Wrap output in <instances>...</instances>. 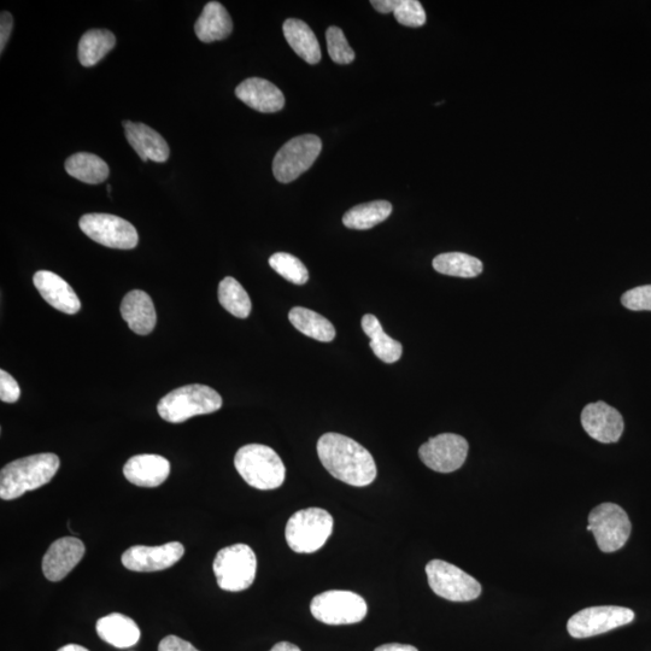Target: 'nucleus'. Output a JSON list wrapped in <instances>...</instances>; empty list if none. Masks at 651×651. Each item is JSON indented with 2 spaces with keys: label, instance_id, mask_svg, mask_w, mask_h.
Wrapping results in <instances>:
<instances>
[{
  "label": "nucleus",
  "instance_id": "9b49d317",
  "mask_svg": "<svg viewBox=\"0 0 651 651\" xmlns=\"http://www.w3.org/2000/svg\"><path fill=\"white\" fill-rule=\"evenodd\" d=\"M80 230L98 244L111 249L131 250L139 242L131 222L110 214H87L81 217Z\"/></svg>",
  "mask_w": 651,
  "mask_h": 651
},
{
  "label": "nucleus",
  "instance_id": "5701e85b",
  "mask_svg": "<svg viewBox=\"0 0 651 651\" xmlns=\"http://www.w3.org/2000/svg\"><path fill=\"white\" fill-rule=\"evenodd\" d=\"M232 31L233 22L224 5L219 2L205 5L195 25L199 40L203 43H213L230 37Z\"/></svg>",
  "mask_w": 651,
  "mask_h": 651
},
{
  "label": "nucleus",
  "instance_id": "6ab92c4d",
  "mask_svg": "<svg viewBox=\"0 0 651 651\" xmlns=\"http://www.w3.org/2000/svg\"><path fill=\"white\" fill-rule=\"evenodd\" d=\"M123 474L129 483L140 488H157L168 479L170 463L160 455H137L126 462Z\"/></svg>",
  "mask_w": 651,
  "mask_h": 651
},
{
  "label": "nucleus",
  "instance_id": "1a4fd4ad",
  "mask_svg": "<svg viewBox=\"0 0 651 651\" xmlns=\"http://www.w3.org/2000/svg\"><path fill=\"white\" fill-rule=\"evenodd\" d=\"M631 521L625 510L615 503H602L589 515L588 531L594 533L603 553H614L624 547L631 535Z\"/></svg>",
  "mask_w": 651,
  "mask_h": 651
},
{
  "label": "nucleus",
  "instance_id": "a878e982",
  "mask_svg": "<svg viewBox=\"0 0 651 651\" xmlns=\"http://www.w3.org/2000/svg\"><path fill=\"white\" fill-rule=\"evenodd\" d=\"M362 330L371 338V349L379 360L385 363H395L401 359L403 346L394 338L387 336L378 318L367 314L362 318Z\"/></svg>",
  "mask_w": 651,
  "mask_h": 651
},
{
  "label": "nucleus",
  "instance_id": "f03ea898",
  "mask_svg": "<svg viewBox=\"0 0 651 651\" xmlns=\"http://www.w3.org/2000/svg\"><path fill=\"white\" fill-rule=\"evenodd\" d=\"M60 457L44 453L23 457L10 462L0 473V498L4 501L16 500L49 484L60 469Z\"/></svg>",
  "mask_w": 651,
  "mask_h": 651
},
{
  "label": "nucleus",
  "instance_id": "a211bd4d",
  "mask_svg": "<svg viewBox=\"0 0 651 651\" xmlns=\"http://www.w3.org/2000/svg\"><path fill=\"white\" fill-rule=\"evenodd\" d=\"M236 96L258 113H278L285 107V97L271 81L261 78L246 79L236 89Z\"/></svg>",
  "mask_w": 651,
  "mask_h": 651
},
{
  "label": "nucleus",
  "instance_id": "dca6fc26",
  "mask_svg": "<svg viewBox=\"0 0 651 651\" xmlns=\"http://www.w3.org/2000/svg\"><path fill=\"white\" fill-rule=\"evenodd\" d=\"M85 544L75 537H63L50 545L43 559V573L50 582H61L85 555Z\"/></svg>",
  "mask_w": 651,
  "mask_h": 651
},
{
  "label": "nucleus",
  "instance_id": "423d86ee",
  "mask_svg": "<svg viewBox=\"0 0 651 651\" xmlns=\"http://www.w3.org/2000/svg\"><path fill=\"white\" fill-rule=\"evenodd\" d=\"M213 568L216 582L222 590L244 591L255 582L256 555L249 545L234 544L217 553Z\"/></svg>",
  "mask_w": 651,
  "mask_h": 651
},
{
  "label": "nucleus",
  "instance_id": "7ed1b4c3",
  "mask_svg": "<svg viewBox=\"0 0 651 651\" xmlns=\"http://www.w3.org/2000/svg\"><path fill=\"white\" fill-rule=\"evenodd\" d=\"M234 466L240 477L257 490L278 489L285 482L284 462L267 445L249 444L240 448L234 457Z\"/></svg>",
  "mask_w": 651,
  "mask_h": 651
},
{
  "label": "nucleus",
  "instance_id": "6e6552de",
  "mask_svg": "<svg viewBox=\"0 0 651 651\" xmlns=\"http://www.w3.org/2000/svg\"><path fill=\"white\" fill-rule=\"evenodd\" d=\"M313 617L327 625L360 623L367 615V603L353 591L331 590L313 598Z\"/></svg>",
  "mask_w": 651,
  "mask_h": 651
},
{
  "label": "nucleus",
  "instance_id": "2eb2a0df",
  "mask_svg": "<svg viewBox=\"0 0 651 651\" xmlns=\"http://www.w3.org/2000/svg\"><path fill=\"white\" fill-rule=\"evenodd\" d=\"M582 425L595 441L617 443L624 432V419L617 409L604 402L590 403L583 409Z\"/></svg>",
  "mask_w": 651,
  "mask_h": 651
},
{
  "label": "nucleus",
  "instance_id": "0eeeda50",
  "mask_svg": "<svg viewBox=\"0 0 651 651\" xmlns=\"http://www.w3.org/2000/svg\"><path fill=\"white\" fill-rule=\"evenodd\" d=\"M426 574L428 584L434 594L445 598V600L469 602L477 600L482 594V585L477 579L449 562L442 560L428 562Z\"/></svg>",
  "mask_w": 651,
  "mask_h": 651
},
{
  "label": "nucleus",
  "instance_id": "ddd939ff",
  "mask_svg": "<svg viewBox=\"0 0 651 651\" xmlns=\"http://www.w3.org/2000/svg\"><path fill=\"white\" fill-rule=\"evenodd\" d=\"M468 449V442L459 434L443 433L421 445L419 456L432 471L451 473L463 466Z\"/></svg>",
  "mask_w": 651,
  "mask_h": 651
},
{
  "label": "nucleus",
  "instance_id": "4c0bfd02",
  "mask_svg": "<svg viewBox=\"0 0 651 651\" xmlns=\"http://www.w3.org/2000/svg\"><path fill=\"white\" fill-rule=\"evenodd\" d=\"M14 28V19L8 11L2 13L0 17V52H4L5 46H7L10 39L11 32Z\"/></svg>",
  "mask_w": 651,
  "mask_h": 651
},
{
  "label": "nucleus",
  "instance_id": "aec40b11",
  "mask_svg": "<svg viewBox=\"0 0 651 651\" xmlns=\"http://www.w3.org/2000/svg\"><path fill=\"white\" fill-rule=\"evenodd\" d=\"M127 142L144 162H166L170 156L169 145L160 133L144 123L123 122Z\"/></svg>",
  "mask_w": 651,
  "mask_h": 651
},
{
  "label": "nucleus",
  "instance_id": "cd10ccee",
  "mask_svg": "<svg viewBox=\"0 0 651 651\" xmlns=\"http://www.w3.org/2000/svg\"><path fill=\"white\" fill-rule=\"evenodd\" d=\"M392 214V204L387 201H374L356 205L343 216V224L350 230H371L387 220Z\"/></svg>",
  "mask_w": 651,
  "mask_h": 651
},
{
  "label": "nucleus",
  "instance_id": "58836bf2",
  "mask_svg": "<svg viewBox=\"0 0 651 651\" xmlns=\"http://www.w3.org/2000/svg\"><path fill=\"white\" fill-rule=\"evenodd\" d=\"M374 651H419V650L413 647V645L391 643V644L380 645V647H378Z\"/></svg>",
  "mask_w": 651,
  "mask_h": 651
},
{
  "label": "nucleus",
  "instance_id": "c9c22d12",
  "mask_svg": "<svg viewBox=\"0 0 651 651\" xmlns=\"http://www.w3.org/2000/svg\"><path fill=\"white\" fill-rule=\"evenodd\" d=\"M21 390L17 381L8 372L0 371V400L5 403L19 401Z\"/></svg>",
  "mask_w": 651,
  "mask_h": 651
},
{
  "label": "nucleus",
  "instance_id": "c756f323",
  "mask_svg": "<svg viewBox=\"0 0 651 651\" xmlns=\"http://www.w3.org/2000/svg\"><path fill=\"white\" fill-rule=\"evenodd\" d=\"M433 268L438 273L457 278H475L483 273V263L477 257L462 254V252H448L438 255L432 262Z\"/></svg>",
  "mask_w": 651,
  "mask_h": 651
},
{
  "label": "nucleus",
  "instance_id": "bb28decb",
  "mask_svg": "<svg viewBox=\"0 0 651 651\" xmlns=\"http://www.w3.org/2000/svg\"><path fill=\"white\" fill-rule=\"evenodd\" d=\"M293 327L304 336L319 340V342L330 343L336 338V328L330 320L313 312V310L296 307L289 314Z\"/></svg>",
  "mask_w": 651,
  "mask_h": 651
},
{
  "label": "nucleus",
  "instance_id": "2f4dec72",
  "mask_svg": "<svg viewBox=\"0 0 651 651\" xmlns=\"http://www.w3.org/2000/svg\"><path fill=\"white\" fill-rule=\"evenodd\" d=\"M269 266L292 284L304 285L309 280L307 267L296 256L286 254V252H278L271 256Z\"/></svg>",
  "mask_w": 651,
  "mask_h": 651
},
{
  "label": "nucleus",
  "instance_id": "4468645a",
  "mask_svg": "<svg viewBox=\"0 0 651 651\" xmlns=\"http://www.w3.org/2000/svg\"><path fill=\"white\" fill-rule=\"evenodd\" d=\"M185 554L184 545L170 542L158 547L134 545L122 555V565L133 572H158L178 563Z\"/></svg>",
  "mask_w": 651,
  "mask_h": 651
},
{
  "label": "nucleus",
  "instance_id": "f3484780",
  "mask_svg": "<svg viewBox=\"0 0 651 651\" xmlns=\"http://www.w3.org/2000/svg\"><path fill=\"white\" fill-rule=\"evenodd\" d=\"M41 297L60 312L74 315L81 309V302L75 291L60 275L49 271H39L33 277Z\"/></svg>",
  "mask_w": 651,
  "mask_h": 651
},
{
  "label": "nucleus",
  "instance_id": "72a5a7b5",
  "mask_svg": "<svg viewBox=\"0 0 651 651\" xmlns=\"http://www.w3.org/2000/svg\"><path fill=\"white\" fill-rule=\"evenodd\" d=\"M394 15L403 26L418 28L426 23L425 9L418 0H396Z\"/></svg>",
  "mask_w": 651,
  "mask_h": 651
},
{
  "label": "nucleus",
  "instance_id": "f704fd0d",
  "mask_svg": "<svg viewBox=\"0 0 651 651\" xmlns=\"http://www.w3.org/2000/svg\"><path fill=\"white\" fill-rule=\"evenodd\" d=\"M621 303L626 309L633 312H651V285L635 287L624 293Z\"/></svg>",
  "mask_w": 651,
  "mask_h": 651
},
{
  "label": "nucleus",
  "instance_id": "ea45409f",
  "mask_svg": "<svg viewBox=\"0 0 651 651\" xmlns=\"http://www.w3.org/2000/svg\"><path fill=\"white\" fill-rule=\"evenodd\" d=\"M269 651H302L297 647V645L289 642H280L275 644L274 647Z\"/></svg>",
  "mask_w": 651,
  "mask_h": 651
},
{
  "label": "nucleus",
  "instance_id": "c85d7f7f",
  "mask_svg": "<svg viewBox=\"0 0 651 651\" xmlns=\"http://www.w3.org/2000/svg\"><path fill=\"white\" fill-rule=\"evenodd\" d=\"M115 35L107 29H91L82 35L79 43V61L84 67H93L115 48Z\"/></svg>",
  "mask_w": 651,
  "mask_h": 651
},
{
  "label": "nucleus",
  "instance_id": "473e14b6",
  "mask_svg": "<svg viewBox=\"0 0 651 651\" xmlns=\"http://www.w3.org/2000/svg\"><path fill=\"white\" fill-rule=\"evenodd\" d=\"M327 49L333 62L338 64H350L355 60V52L350 48L344 32L339 27L327 29Z\"/></svg>",
  "mask_w": 651,
  "mask_h": 651
},
{
  "label": "nucleus",
  "instance_id": "393cba45",
  "mask_svg": "<svg viewBox=\"0 0 651 651\" xmlns=\"http://www.w3.org/2000/svg\"><path fill=\"white\" fill-rule=\"evenodd\" d=\"M66 170L70 177L91 185L104 183L110 174L108 164L101 157L89 152L70 156L66 161Z\"/></svg>",
  "mask_w": 651,
  "mask_h": 651
},
{
  "label": "nucleus",
  "instance_id": "f8f14e48",
  "mask_svg": "<svg viewBox=\"0 0 651 651\" xmlns=\"http://www.w3.org/2000/svg\"><path fill=\"white\" fill-rule=\"evenodd\" d=\"M635 613L629 608L600 606L583 609L568 620L567 631L573 638H590L629 625Z\"/></svg>",
  "mask_w": 651,
  "mask_h": 651
},
{
  "label": "nucleus",
  "instance_id": "f257e3e1",
  "mask_svg": "<svg viewBox=\"0 0 651 651\" xmlns=\"http://www.w3.org/2000/svg\"><path fill=\"white\" fill-rule=\"evenodd\" d=\"M319 459L334 478L363 488L377 478L373 456L360 443L339 433H326L318 442Z\"/></svg>",
  "mask_w": 651,
  "mask_h": 651
},
{
  "label": "nucleus",
  "instance_id": "b1692460",
  "mask_svg": "<svg viewBox=\"0 0 651 651\" xmlns=\"http://www.w3.org/2000/svg\"><path fill=\"white\" fill-rule=\"evenodd\" d=\"M284 35L293 51L309 64L321 61V48L312 28L306 22L289 19L284 23Z\"/></svg>",
  "mask_w": 651,
  "mask_h": 651
},
{
  "label": "nucleus",
  "instance_id": "e433bc0d",
  "mask_svg": "<svg viewBox=\"0 0 651 651\" xmlns=\"http://www.w3.org/2000/svg\"><path fill=\"white\" fill-rule=\"evenodd\" d=\"M158 651H199L190 642L178 636H167L158 644Z\"/></svg>",
  "mask_w": 651,
  "mask_h": 651
},
{
  "label": "nucleus",
  "instance_id": "39448f33",
  "mask_svg": "<svg viewBox=\"0 0 651 651\" xmlns=\"http://www.w3.org/2000/svg\"><path fill=\"white\" fill-rule=\"evenodd\" d=\"M334 520L325 509L308 508L293 514L286 525L285 537L289 547L298 554L320 550L331 537Z\"/></svg>",
  "mask_w": 651,
  "mask_h": 651
},
{
  "label": "nucleus",
  "instance_id": "9d476101",
  "mask_svg": "<svg viewBox=\"0 0 651 651\" xmlns=\"http://www.w3.org/2000/svg\"><path fill=\"white\" fill-rule=\"evenodd\" d=\"M321 150V139L314 134H304L291 139L274 158L275 179L283 184L292 183L313 166Z\"/></svg>",
  "mask_w": 651,
  "mask_h": 651
},
{
  "label": "nucleus",
  "instance_id": "4be33fe9",
  "mask_svg": "<svg viewBox=\"0 0 651 651\" xmlns=\"http://www.w3.org/2000/svg\"><path fill=\"white\" fill-rule=\"evenodd\" d=\"M96 629L102 641L119 649L134 647L140 639V629L136 621L120 613L99 619Z\"/></svg>",
  "mask_w": 651,
  "mask_h": 651
},
{
  "label": "nucleus",
  "instance_id": "a19ab883",
  "mask_svg": "<svg viewBox=\"0 0 651 651\" xmlns=\"http://www.w3.org/2000/svg\"><path fill=\"white\" fill-rule=\"evenodd\" d=\"M57 651H90V650L86 649L85 647H82V645L68 644V645H64V647L58 649Z\"/></svg>",
  "mask_w": 651,
  "mask_h": 651
},
{
  "label": "nucleus",
  "instance_id": "20e7f679",
  "mask_svg": "<svg viewBox=\"0 0 651 651\" xmlns=\"http://www.w3.org/2000/svg\"><path fill=\"white\" fill-rule=\"evenodd\" d=\"M221 407L219 392L207 385L192 384L169 392L158 402L157 410L164 421L181 424L198 415L213 414Z\"/></svg>",
  "mask_w": 651,
  "mask_h": 651
},
{
  "label": "nucleus",
  "instance_id": "7c9ffc66",
  "mask_svg": "<svg viewBox=\"0 0 651 651\" xmlns=\"http://www.w3.org/2000/svg\"><path fill=\"white\" fill-rule=\"evenodd\" d=\"M219 301L228 313L246 319L251 313V299L238 281L227 277L219 285Z\"/></svg>",
  "mask_w": 651,
  "mask_h": 651
},
{
  "label": "nucleus",
  "instance_id": "412c9836",
  "mask_svg": "<svg viewBox=\"0 0 651 651\" xmlns=\"http://www.w3.org/2000/svg\"><path fill=\"white\" fill-rule=\"evenodd\" d=\"M122 319L134 333L146 336L154 331L157 322L154 302L142 290L128 292L121 303Z\"/></svg>",
  "mask_w": 651,
  "mask_h": 651
}]
</instances>
